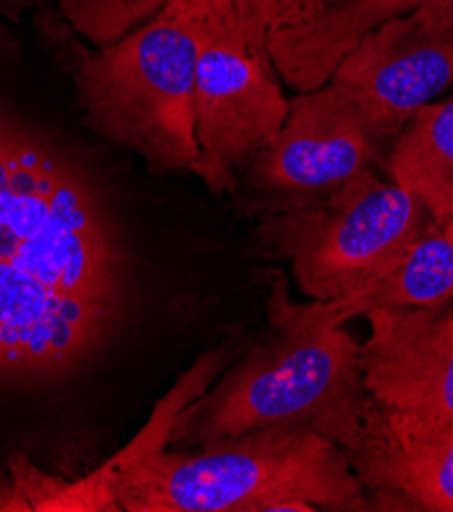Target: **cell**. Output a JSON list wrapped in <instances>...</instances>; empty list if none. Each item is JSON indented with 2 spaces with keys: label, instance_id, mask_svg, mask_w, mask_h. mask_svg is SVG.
Masks as SVG:
<instances>
[{
  "label": "cell",
  "instance_id": "cell-7",
  "mask_svg": "<svg viewBox=\"0 0 453 512\" xmlns=\"http://www.w3.org/2000/svg\"><path fill=\"white\" fill-rule=\"evenodd\" d=\"M378 143L333 84L290 98L272 141L247 164V184L268 215L309 207L372 170Z\"/></svg>",
  "mask_w": 453,
  "mask_h": 512
},
{
  "label": "cell",
  "instance_id": "cell-11",
  "mask_svg": "<svg viewBox=\"0 0 453 512\" xmlns=\"http://www.w3.org/2000/svg\"><path fill=\"white\" fill-rule=\"evenodd\" d=\"M115 313L0 264V372L64 374L100 341Z\"/></svg>",
  "mask_w": 453,
  "mask_h": 512
},
{
  "label": "cell",
  "instance_id": "cell-12",
  "mask_svg": "<svg viewBox=\"0 0 453 512\" xmlns=\"http://www.w3.org/2000/svg\"><path fill=\"white\" fill-rule=\"evenodd\" d=\"M453 0H319L307 21L270 39V56L296 92L325 86L337 66L378 25L427 5Z\"/></svg>",
  "mask_w": 453,
  "mask_h": 512
},
{
  "label": "cell",
  "instance_id": "cell-16",
  "mask_svg": "<svg viewBox=\"0 0 453 512\" xmlns=\"http://www.w3.org/2000/svg\"><path fill=\"white\" fill-rule=\"evenodd\" d=\"M170 0H60V11L74 33L92 47L119 41L156 19Z\"/></svg>",
  "mask_w": 453,
  "mask_h": 512
},
{
  "label": "cell",
  "instance_id": "cell-13",
  "mask_svg": "<svg viewBox=\"0 0 453 512\" xmlns=\"http://www.w3.org/2000/svg\"><path fill=\"white\" fill-rule=\"evenodd\" d=\"M319 302L341 325L370 309H445L453 302V215L433 221L402 253L398 264L368 288Z\"/></svg>",
  "mask_w": 453,
  "mask_h": 512
},
{
  "label": "cell",
  "instance_id": "cell-3",
  "mask_svg": "<svg viewBox=\"0 0 453 512\" xmlns=\"http://www.w3.org/2000/svg\"><path fill=\"white\" fill-rule=\"evenodd\" d=\"M0 264L92 302L115 300L123 286L117 231L94 180L3 94Z\"/></svg>",
  "mask_w": 453,
  "mask_h": 512
},
{
  "label": "cell",
  "instance_id": "cell-6",
  "mask_svg": "<svg viewBox=\"0 0 453 512\" xmlns=\"http://www.w3.org/2000/svg\"><path fill=\"white\" fill-rule=\"evenodd\" d=\"M268 49L235 39H200L194 82L198 162L192 174L215 192H233L237 172L286 121L290 98Z\"/></svg>",
  "mask_w": 453,
  "mask_h": 512
},
{
  "label": "cell",
  "instance_id": "cell-9",
  "mask_svg": "<svg viewBox=\"0 0 453 512\" xmlns=\"http://www.w3.org/2000/svg\"><path fill=\"white\" fill-rule=\"evenodd\" d=\"M360 345L366 392L382 406L453 421V315L429 306L370 309Z\"/></svg>",
  "mask_w": 453,
  "mask_h": 512
},
{
  "label": "cell",
  "instance_id": "cell-14",
  "mask_svg": "<svg viewBox=\"0 0 453 512\" xmlns=\"http://www.w3.org/2000/svg\"><path fill=\"white\" fill-rule=\"evenodd\" d=\"M388 176L437 223L453 215V94L415 113L392 145Z\"/></svg>",
  "mask_w": 453,
  "mask_h": 512
},
{
  "label": "cell",
  "instance_id": "cell-10",
  "mask_svg": "<svg viewBox=\"0 0 453 512\" xmlns=\"http://www.w3.org/2000/svg\"><path fill=\"white\" fill-rule=\"evenodd\" d=\"M347 462L382 506L453 512V421L394 411L370 394Z\"/></svg>",
  "mask_w": 453,
  "mask_h": 512
},
{
  "label": "cell",
  "instance_id": "cell-19",
  "mask_svg": "<svg viewBox=\"0 0 453 512\" xmlns=\"http://www.w3.org/2000/svg\"><path fill=\"white\" fill-rule=\"evenodd\" d=\"M451 304H453V302H451Z\"/></svg>",
  "mask_w": 453,
  "mask_h": 512
},
{
  "label": "cell",
  "instance_id": "cell-17",
  "mask_svg": "<svg viewBox=\"0 0 453 512\" xmlns=\"http://www.w3.org/2000/svg\"><path fill=\"white\" fill-rule=\"evenodd\" d=\"M39 3L41 0H0V17L19 21L27 9H31Z\"/></svg>",
  "mask_w": 453,
  "mask_h": 512
},
{
  "label": "cell",
  "instance_id": "cell-2",
  "mask_svg": "<svg viewBox=\"0 0 453 512\" xmlns=\"http://www.w3.org/2000/svg\"><path fill=\"white\" fill-rule=\"evenodd\" d=\"M127 512L366 510L372 502L343 449L300 427H268L198 447L158 449L115 482Z\"/></svg>",
  "mask_w": 453,
  "mask_h": 512
},
{
  "label": "cell",
  "instance_id": "cell-8",
  "mask_svg": "<svg viewBox=\"0 0 453 512\" xmlns=\"http://www.w3.org/2000/svg\"><path fill=\"white\" fill-rule=\"evenodd\" d=\"M329 84L345 94L378 145L453 86V5H427L370 31Z\"/></svg>",
  "mask_w": 453,
  "mask_h": 512
},
{
  "label": "cell",
  "instance_id": "cell-5",
  "mask_svg": "<svg viewBox=\"0 0 453 512\" xmlns=\"http://www.w3.org/2000/svg\"><path fill=\"white\" fill-rule=\"evenodd\" d=\"M431 223L413 194L368 170L325 200L268 215L264 231L302 292L337 300L390 272Z\"/></svg>",
  "mask_w": 453,
  "mask_h": 512
},
{
  "label": "cell",
  "instance_id": "cell-18",
  "mask_svg": "<svg viewBox=\"0 0 453 512\" xmlns=\"http://www.w3.org/2000/svg\"><path fill=\"white\" fill-rule=\"evenodd\" d=\"M447 311L453 315V304H449V306H447Z\"/></svg>",
  "mask_w": 453,
  "mask_h": 512
},
{
  "label": "cell",
  "instance_id": "cell-4",
  "mask_svg": "<svg viewBox=\"0 0 453 512\" xmlns=\"http://www.w3.org/2000/svg\"><path fill=\"white\" fill-rule=\"evenodd\" d=\"M198 54L200 37L160 15L115 43L76 49L70 74L86 125L158 174L192 172Z\"/></svg>",
  "mask_w": 453,
  "mask_h": 512
},
{
  "label": "cell",
  "instance_id": "cell-1",
  "mask_svg": "<svg viewBox=\"0 0 453 512\" xmlns=\"http://www.w3.org/2000/svg\"><path fill=\"white\" fill-rule=\"evenodd\" d=\"M272 282L270 329L178 415L170 445L198 447L268 427L309 429L354 447L368 400L360 345L323 304H298Z\"/></svg>",
  "mask_w": 453,
  "mask_h": 512
},
{
  "label": "cell",
  "instance_id": "cell-15",
  "mask_svg": "<svg viewBox=\"0 0 453 512\" xmlns=\"http://www.w3.org/2000/svg\"><path fill=\"white\" fill-rule=\"evenodd\" d=\"M319 0H170L160 17L190 27L200 39H235L270 51V39L307 21Z\"/></svg>",
  "mask_w": 453,
  "mask_h": 512
}]
</instances>
